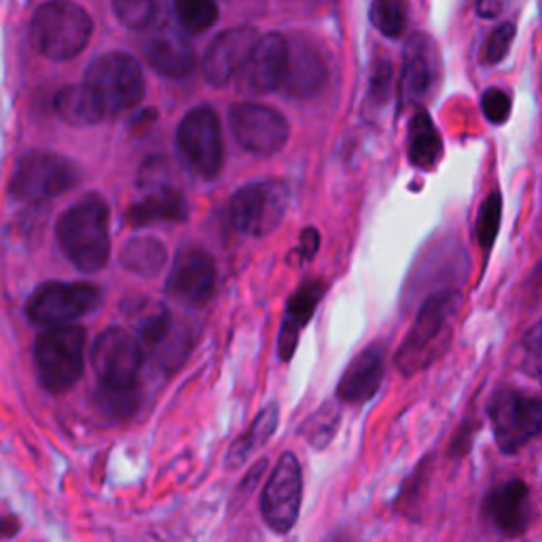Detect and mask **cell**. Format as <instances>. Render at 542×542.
<instances>
[{
  "label": "cell",
  "instance_id": "1",
  "mask_svg": "<svg viewBox=\"0 0 542 542\" xmlns=\"http://www.w3.org/2000/svg\"><path fill=\"white\" fill-rule=\"evenodd\" d=\"M144 350L138 339L119 327L106 329L92 348V365L98 377L96 399L113 420H128L140 405L138 375Z\"/></svg>",
  "mask_w": 542,
  "mask_h": 542
},
{
  "label": "cell",
  "instance_id": "2",
  "mask_svg": "<svg viewBox=\"0 0 542 542\" xmlns=\"http://www.w3.org/2000/svg\"><path fill=\"white\" fill-rule=\"evenodd\" d=\"M460 293L454 288L430 295L415 318L411 331L396 352L394 363L407 377L426 371L447 350L460 312Z\"/></svg>",
  "mask_w": 542,
  "mask_h": 542
},
{
  "label": "cell",
  "instance_id": "3",
  "mask_svg": "<svg viewBox=\"0 0 542 542\" xmlns=\"http://www.w3.org/2000/svg\"><path fill=\"white\" fill-rule=\"evenodd\" d=\"M56 236L68 261L85 274H96L111 257L108 206L100 195H87L58 221Z\"/></svg>",
  "mask_w": 542,
  "mask_h": 542
},
{
  "label": "cell",
  "instance_id": "4",
  "mask_svg": "<svg viewBox=\"0 0 542 542\" xmlns=\"http://www.w3.org/2000/svg\"><path fill=\"white\" fill-rule=\"evenodd\" d=\"M92 32V17L81 5L72 0H49L32 17L30 41L41 56L66 62L87 47Z\"/></svg>",
  "mask_w": 542,
  "mask_h": 542
},
{
  "label": "cell",
  "instance_id": "5",
  "mask_svg": "<svg viewBox=\"0 0 542 542\" xmlns=\"http://www.w3.org/2000/svg\"><path fill=\"white\" fill-rule=\"evenodd\" d=\"M83 85L92 94L104 119L132 111L144 98V75L130 53L111 51L96 58L85 72Z\"/></svg>",
  "mask_w": 542,
  "mask_h": 542
},
{
  "label": "cell",
  "instance_id": "6",
  "mask_svg": "<svg viewBox=\"0 0 542 542\" xmlns=\"http://www.w3.org/2000/svg\"><path fill=\"white\" fill-rule=\"evenodd\" d=\"M85 329L64 324L43 331L34 341V365L41 386L51 394H62L75 386L85 369Z\"/></svg>",
  "mask_w": 542,
  "mask_h": 542
},
{
  "label": "cell",
  "instance_id": "7",
  "mask_svg": "<svg viewBox=\"0 0 542 542\" xmlns=\"http://www.w3.org/2000/svg\"><path fill=\"white\" fill-rule=\"evenodd\" d=\"M79 180L81 170L70 159L49 151H30L17 161L9 195L17 202L39 206L75 189Z\"/></svg>",
  "mask_w": 542,
  "mask_h": 542
},
{
  "label": "cell",
  "instance_id": "8",
  "mask_svg": "<svg viewBox=\"0 0 542 542\" xmlns=\"http://www.w3.org/2000/svg\"><path fill=\"white\" fill-rule=\"evenodd\" d=\"M494 426V437L502 454H517L542 430V403L536 396L523 394L515 388L494 392L487 407Z\"/></svg>",
  "mask_w": 542,
  "mask_h": 542
},
{
  "label": "cell",
  "instance_id": "9",
  "mask_svg": "<svg viewBox=\"0 0 542 542\" xmlns=\"http://www.w3.org/2000/svg\"><path fill=\"white\" fill-rule=\"evenodd\" d=\"M178 151L193 174L212 180L221 174L225 147L221 136L219 115L212 106H195L178 125Z\"/></svg>",
  "mask_w": 542,
  "mask_h": 542
},
{
  "label": "cell",
  "instance_id": "10",
  "mask_svg": "<svg viewBox=\"0 0 542 542\" xmlns=\"http://www.w3.org/2000/svg\"><path fill=\"white\" fill-rule=\"evenodd\" d=\"M100 288L85 282H45L26 303L28 318L39 327H64L98 310Z\"/></svg>",
  "mask_w": 542,
  "mask_h": 542
},
{
  "label": "cell",
  "instance_id": "11",
  "mask_svg": "<svg viewBox=\"0 0 542 542\" xmlns=\"http://www.w3.org/2000/svg\"><path fill=\"white\" fill-rule=\"evenodd\" d=\"M288 208V187L282 180L250 183L231 197L229 216L240 233L252 238L269 236L284 221Z\"/></svg>",
  "mask_w": 542,
  "mask_h": 542
},
{
  "label": "cell",
  "instance_id": "12",
  "mask_svg": "<svg viewBox=\"0 0 542 542\" xmlns=\"http://www.w3.org/2000/svg\"><path fill=\"white\" fill-rule=\"evenodd\" d=\"M303 500V475L295 454H284L271 471L263 494L261 515L265 526L276 534H288L299 519Z\"/></svg>",
  "mask_w": 542,
  "mask_h": 542
},
{
  "label": "cell",
  "instance_id": "13",
  "mask_svg": "<svg viewBox=\"0 0 542 542\" xmlns=\"http://www.w3.org/2000/svg\"><path fill=\"white\" fill-rule=\"evenodd\" d=\"M329 81V60L322 45L310 34L286 36V66L278 92L288 98H314Z\"/></svg>",
  "mask_w": 542,
  "mask_h": 542
},
{
  "label": "cell",
  "instance_id": "14",
  "mask_svg": "<svg viewBox=\"0 0 542 542\" xmlns=\"http://www.w3.org/2000/svg\"><path fill=\"white\" fill-rule=\"evenodd\" d=\"M229 125L240 147L255 155L278 153L291 136V125L286 117L276 108L257 102L231 106Z\"/></svg>",
  "mask_w": 542,
  "mask_h": 542
},
{
  "label": "cell",
  "instance_id": "15",
  "mask_svg": "<svg viewBox=\"0 0 542 542\" xmlns=\"http://www.w3.org/2000/svg\"><path fill=\"white\" fill-rule=\"evenodd\" d=\"M441 77V58L435 41L424 32H415L403 51V72L399 81V108L418 106L430 94Z\"/></svg>",
  "mask_w": 542,
  "mask_h": 542
},
{
  "label": "cell",
  "instance_id": "16",
  "mask_svg": "<svg viewBox=\"0 0 542 542\" xmlns=\"http://www.w3.org/2000/svg\"><path fill=\"white\" fill-rule=\"evenodd\" d=\"M216 288V263L208 250L187 246L176 255L166 291L180 303L193 307L206 305Z\"/></svg>",
  "mask_w": 542,
  "mask_h": 542
},
{
  "label": "cell",
  "instance_id": "17",
  "mask_svg": "<svg viewBox=\"0 0 542 542\" xmlns=\"http://www.w3.org/2000/svg\"><path fill=\"white\" fill-rule=\"evenodd\" d=\"M257 41L259 34L252 26H238L221 32L204 53V79L214 87L227 85L244 68Z\"/></svg>",
  "mask_w": 542,
  "mask_h": 542
},
{
  "label": "cell",
  "instance_id": "18",
  "mask_svg": "<svg viewBox=\"0 0 542 542\" xmlns=\"http://www.w3.org/2000/svg\"><path fill=\"white\" fill-rule=\"evenodd\" d=\"M483 513L492 521V526L509 538H517L530 528L532 523V494L528 483L511 479L496 485L485 496Z\"/></svg>",
  "mask_w": 542,
  "mask_h": 542
},
{
  "label": "cell",
  "instance_id": "19",
  "mask_svg": "<svg viewBox=\"0 0 542 542\" xmlns=\"http://www.w3.org/2000/svg\"><path fill=\"white\" fill-rule=\"evenodd\" d=\"M286 66V36L271 32L252 47L242 68L244 89L252 94L278 92Z\"/></svg>",
  "mask_w": 542,
  "mask_h": 542
},
{
  "label": "cell",
  "instance_id": "20",
  "mask_svg": "<svg viewBox=\"0 0 542 542\" xmlns=\"http://www.w3.org/2000/svg\"><path fill=\"white\" fill-rule=\"evenodd\" d=\"M144 60L168 79H185L195 68V51L183 34L170 26L155 30L142 45Z\"/></svg>",
  "mask_w": 542,
  "mask_h": 542
},
{
  "label": "cell",
  "instance_id": "21",
  "mask_svg": "<svg viewBox=\"0 0 542 542\" xmlns=\"http://www.w3.org/2000/svg\"><path fill=\"white\" fill-rule=\"evenodd\" d=\"M384 379V354L379 348H367L360 352L348 369L343 371L339 384H337V396L343 403L363 405L371 401L377 394L379 386Z\"/></svg>",
  "mask_w": 542,
  "mask_h": 542
},
{
  "label": "cell",
  "instance_id": "22",
  "mask_svg": "<svg viewBox=\"0 0 542 542\" xmlns=\"http://www.w3.org/2000/svg\"><path fill=\"white\" fill-rule=\"evenodd\" d=\"M130 227L142 229L159 223H185L189 219V204L183 191L174 185H161L149 189V195L130 206L125 214Z\"/></svg>",
  "mask_w": 542,
  "mask_h": 542
},
{
  "label": "cell",
  "instance_id": "23",
  "mask_svg": "<svg viewBox=\"0 0 542 542\" xmlns=\"http://www.w3.org/2000/svg\"><path fill=\"white\" fill-rule=\"evenodd\" d=\"M322 297H324V284L307 282L291 297V301H288L286 316L280 329V339H278V354L284 363H288V360L293 358L299 346L301 329L312 320Z\"/></svg>",
  "mask_w": 542,
  "mask_h": 542
},
{
  "label": "cell",
  "instance_id": "24",
  "mask_svg": "<svg viewBox=\"0 0 542 542\" xmlns=\"http://www.w3.org/2000/svg\"><path fill=\"white\" fill-rule=\"evenodd\" d=\"M278 422H280L278 405L271 403V405L263 407L257 413V418L252 420V424L248 426L244 435L231 443V447L227 451V460H225L227 471H236V468H240L244 462H248L250 456L255 454L257 449H261L271 437H274Z\"/></svg>",
  "mask_w": 542,
  "mask_h": 542
},
{
  "label": "cell",
  "instance_id": "25",
  "mask_svg": "<svg viewBox=\"0 0 542 542\" xmlns=\"http://www.w3.org/2000/svg\"><path fill=\"white\" fill-rule=\"evenodd\" d=\"M407 155L415 168L432 170L443 155V140L426 111H418L409 123Z\"/></svg>",
  "mask_w": 542,
  "mask_h": 542
},
{
  "label": "cell",
  "instance_id": "26",
  "mask_svg": "<svg viewBox=\"0 0 542 542\" xmlns=\"http://www.w3.org/2000/svg\"><path fill=\"white\" fill-rule=\"evenodd\" d=\"M121 265L140 278H155L168 263V250L155 238H134L121 250Z\"/></svg>",
  "mask_w": 542,
  "mask_h": 542
},
{
  "label": "cell",
  "instance_id": "27",
  "mask_svg": "<svg viewBox=\"0 0 542 542\" xmlns=\"http://www.w3.org/2000/svg\"><path fill=\"white\" fill-rule=\"evenodd\" d=\"M56 113L66 123L77 125V128H89V125L104 121V115L98 108L96 100L87 92V87L83 83L60 89L56 94Z\"/></svg>",
  "mask_w": 542,
  "mask_h": 542
},
{
  "label": "cell",
  "instance_id": "28",
  "mask_svg": "<svg viewBox=\"0 0 542 542\" xmlns=\"http://www.w3.org/2000/svg\"><path fill=\"white\" fill-rule=\"evenodd\" d=\"M369 20L386 39H401L409 22L407 0H373Z\"/></svg>",
  "mask_w": 542,
  "mask_h": 542
},
{
  "label": "cell",
  "instance_id": "29",
  "mask_svg": "<svg viewBox=\"0 0 542 542\" xmlns=\"http://www.w3.org/2000/svg\"><path fill=\"white\" fill-rule=\"evenodd\" d=\"M339 420H341L339 407H335L333 403H327L320 409H316L310 418L301 424L299 435L314 449H324L335 439Z\"/></svg>",
  "mask_w": 542,
  "mask_h": 542
},
{
  "label": "cell",
  "instance_id": "30",
  "mask_svg": "<svg viewBox=\"0 0 542 542\" xmlns=\"http://www.w3.org/2000/svg\"><path fill=\"white\" fill-rule=\"evenodd\" d=\"M176 20L189 34H204L219 20L216 0H174Z\"/></svg>",
  "mask_w": 542,
  "mask_h": 542
},
{
  "label": "cell",
  "instance_id": "31",
  "mask_svg": "<svg viewBox=\"0 0 542 542\" xmlns=\"http://www.w3.org/2000/svg\"><path fill=\"white\" fill-rule=\"evenodd\" d=\"M117 20L130 30H147L159 15V0H113Z\"/></svg>",
  "mask_w": 542,
  "mask_h": 542
},
{
  "label": "cell",
  "instance_id": "32",
  "mask_svg": "<svg viewBox=\"0 0 542 542\" xmlns=\"http://www.w3.org/2000/svg\"><path fill=\"white\" fill-rule=\"evenodd\" d=\"M500 221H502V197L498 191H494V193L487 195L485 202L481 204L479 214H477V225H475L479 246L485 252L494 246V242L498 238Z\"/></svg>",
  "mask_w": 542,
  "mask_h": 542
},
{
  "label": "cell",
  "instance_id": "33",
  "mask_svg": "<svg viewBox=\"0 0 542 542\" xmlns=\"http://www.w3.org/2000/svg\"><path fill=\"white\" fill-rule=\"evenodd\" d=\"M515 39V26L513 24H502L498 26L492 34L490 39H487L485 43V49H483V60L487 64H500L504 58H507V53L511 49V43Z\"/></svg>",
  "mask_w": 542,
  "mask_h": 542
},
{
  "label": "cell",
  "instance_id": "34",
  "mask_svg": "<svg viewBox=\"0 0 542 542\" xmlns=\"http://www.w3.org/2000/svg\"><path fill=\"white\" fill-rule=\"evenodd\" d=\"M481 108L487 121L494 125H502L511 117V98L507 92H502L498 87L487 89L481 98Z\"/></svg>",
  "mask_w": 542,
  "mask_h": 542
},
{
  "label": "cell",
  "instance_id": "35",
  "mask_svg": "<svg viewBox=\"0 0 542 542\" xmlns=\"http://www.w3.org/2000/svg\"><path fill=\"white\" fill-rule=\"evenodd\" d=\"M390 85H392V66L386 60H377L371 70L369 81V100L373 106H384L390 98Z\"/></svg>",
  "mask_w": 542,
  "mask_h": 542
},
{
  "label": "cell",
  "instance_id": "36",
  "mask_svg": "<svg viewBox=\"0 0 542 542\" xmlns=\"http://www.w3.org/2000/svg\"><path fill=\"white\" fill-rule=\"evenodd\" d=\"M479 430V422H466L460 426V430L456 432V439L451 443V456H462L466 454L468 449H471V441L475 439V432Z\"/></svg>",
  "mask_w": 542,
  "mask_h": 542
},
{
  "label": "cell",
  "instance_id": "37",
  "mask_svg": "<svg viewBox=\"0 0 542 542\" xmlns=\"http://www.w3.org/2000/svg\"><path fill=\"white\" fill-rule=\"evenodd\" d=\"M318 246H320V236H318V231L314 227L310 229H305L303 231V236H301V255L303 259H312L316 252H318Z\"/></svg>",
  "mask_w": 542,
  "mask_h": 542
},
{
  "label": "cell",
  "instance_id": "38",
  "mask_svg": "<svg viewBox=\"0 0 542 542\" xmlns=\"http://www.w3.org/2000/svg\"><path fill=\"white\" fill-rule=\"evenodd\" d=\"M20 530H22L20 521H17L13 515L0 517V538H13Z\"/></svg>",
  "mask_w": 542,
  "mask_h": 542
},
{
  "label": "cell",
  "instance_id": "39",
  "mask_svg": "<svg viewBox=\"0 0 542 542\" xmlns=\"http://www.w3.org/2000/svg\"><path fill=\"white\" fill-rule=\"evenodd\" d=\"M504 0H479L477 3V11L481 17H494L502 11Z\"/></svg>",
  "mask_w": 542,
  "mask_h": 542
},
{
  "label": "cell",
  "instance_id": "40",
  "mask_svg": "<svg viewBox=\"0 0 542 542\" xmlns=\"http://www.w3.org/2000/svg\"><path fill=\"white\" fill-rule=\"evenodd\" d=\"M320 3H335V0H320Z\"/></svg>",
  "mask_w": 542,
  "mask_h": 542
}]
</instances>
